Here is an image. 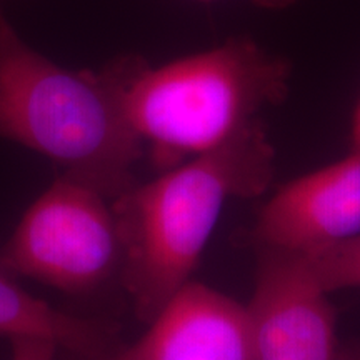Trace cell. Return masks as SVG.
<instances>
[{"label": "cell", "instance_id": "obj_1", "mask_svg": "<svg viewBox=\"0 0 360 360\" xmlns=\"http://www.w3.org/2000/svg\"><path fill=\"white\" fill-rule=\"evenodd\" d=\"M139 56L72 70L27 45L0 7V139L58 165L115 199L137 182L146 147L130 125L124 89Z\"/></svg>", "mask_w": 360, "mask_h": 360}, {"label": "cell", "instance_id": "obj_2", "mask_svg": "<svg viewBox=\"0 0 360 360\" xmlns=\"http://www.w3.org/2000/svg\"><path fill=\"white\" fill-rule=\"evenodd\" d=\"M274 169L276 152L257 120L222 147L112 199L122 242L120 283L142 322L192 281L225 204L264 193Z\"/></svg>", "mask_w": 360, "mask_h": 360}, {"label": "cell", "instance_id": "obj_3", "mask_svg": "<svg viewBox=\"0 0 360 360\" xmlns=\"http://www.w3.org/2000/svg\"><path fill=\"white\" fill-rule=\"evenodd\" d=\"M292 67L250 37L152 67L139 56L124 89L125 114L155 169L231 142L289 94Z\"/></svg>", "mask_w": 360, "mask_h": 360}, {"label": "cell", "instance_id": "obj_4", "mask_svg": "<svg viewBox=\"0 0 360 360\" xmlns=\"http://www.w3.org/2000/svg\"><path fill=\"white\" fill-rule=\"evenodd\" d=\"M0 270L72 295L120 281L122 242L112 199L67 175L58 177L0 245Z\"/></svg>", "mask_w": 360, "mask_h": 360}, {"label": "cell", "instance_id": "obj_5", "mask_svg": "<svg viewBox=\"0 0 360 360\" xmlns=\"http://www.w3.org/2000/svg\"><path fill=\"white\" fill-rule=\"evenodd\" d=\"M255 252V287L247 304L254 360H335V309L304 255L264 245Z\"/></svg>", "mask_w": 360, "mask_h": 360}, {"label": "cell", "instance_id": "obj_6", "mask_svg": "<svg viewBox=\"0 0 360 360\" xmlns=\"http://www.w3.org/2000/svg\"><path fill=\"white\" fill-rule=\"evenodd\" d=\"M360 236V150L282 186L260 209L255 247L297 254L327 249Z\"/></svg>", "mask_w": 360, "mask_h": 360}, {"label": "cell", "instance_id": "obj_7", "mask_svg": "<svg viewBox=\"0 0 360 360\" xmlns=\"http://www.w3.org/2000/svg\"><path fill=\"white\" fill-rule=\"evenodd\" d=\"M134 344L80 360H254L247 305L191 281Z\"/></svg>", "mask_w": 360, "mask_h": 360}, {"label": "cell", "instance_id": "obj_8", "mask_svg": "<svg viewBox=\"0 0 360 360\" xmlns=\"http://www.w3.org/2000/svg\"><path fill=\"white\" fill-rule=\"evenodd\" d=\"M0 335L40 337L56 342L75 360L101 355L119 344L114 323L62 312L22 289L0 270Z\"/></svg>", "mask_w": 360, "mask_h": 360}, {"label": "cell", "instance_id": "obj_9", "mask_svg": "<svg viewBox=\"0 0 360 360\" xmlns=\"http://www.w3.org/2000/svg\"><path fill=\"white\" fill-rule=\"evenodd\" d=\"M302 255L315 282L327 294L344 289H360V236Z\"/></svg>", "mask_w": 360, "mask_h": 360}, {"label": "cell", "instance_id": "obj_10", "mask_svg": "<svg viewBox=\"0 0 360 360\" xmlns=\"http://www.w3.org/2000/svg\"><path fill=\"white\" fill-rule=\"evenodd\" d=\"M11 360H56L58 345L40 337H15L11 339Z\"/></svg>", "mask_w": 360, "mask_h": 360}, {"label": "cell", "instance_id": "obj_11", "mask_svg": "<svg viewBox=\"0 0 360 360\" xmlns=\"http://www.w3.org/2000/svg\"><path fill=\"white\" fill-rule=\"evenodd\" d=\"M350 148L360 150V98L355 105L352 119H350Z\"/></svg>", "mask_w": 360, "mask_h": 360}, {"label": "cell", "instance_id": "obj_12", "mask_svg": "<svg viewBox=\"0 0 360 360\" xmlns=\"http://www.w3.org/2000/svg\"><path fill=\"white\" fill-rule=\"evenodd\" d=\"M199 2H212V0H199ZM250 2L260 8H267V11H283V8L299 4L300 0H250Z\"/></svg>", "mask_w": 360, "mask_h": 360}, {"label": "cell", "instance_id": "obj_13", "mask_svg": "<svg viewBox=\"0 0 360 360\" xmlns=\"http://www.w3.org/2000/svg\"><path fill=\"white\" fill-rule=\"evenodd\" d=\"M335 360H360V340L340 345Z\"/></svg>", "mask_w": 360, "mask_h": 360}]
</instances>
